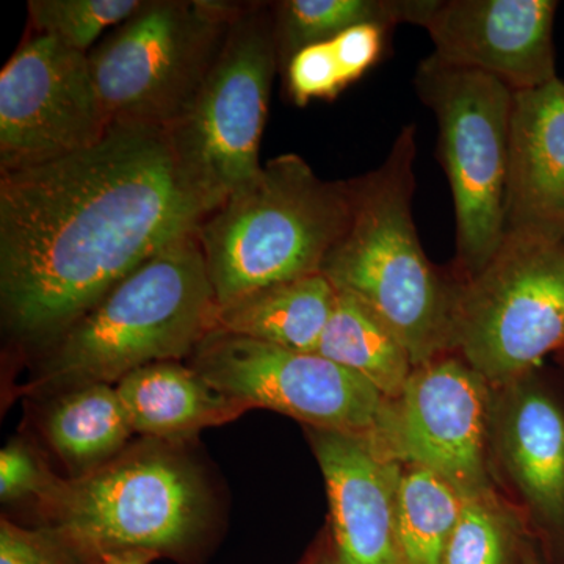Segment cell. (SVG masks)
I'll list each match as a JSON object with an SVG mask.
<instances>
[{"instance_id":"cell-27","label":"cell","mask_w":564,"mask_h":564,"mask_svg":"<svg viewBox=\"0 0 564 564\" xmlns=\"http://www.w3.org/2000/svg\"><path fill=\"white\" fill-rule=\"evenodd\" d=\"M80 560L66 541L46 527L24 529L2 519L0 564H77Z\"/></svg>"},{"instance_id":"cell-16","label":"cell","mask_w":564,"mask_h":564,"mask_svg":"<svg viewBox=\"0 0 564 564\" xmlns=\"http://www.w3.org/2000/svg\"><path fill=\"white\" fill-rule=\"evenodd\" d=\"M564 242V82L514 93L507 231Z\"/></svg>"},{"instance_id":"cell-7","label":"cell","mask_w":564,"mask_h":564,"mask_svg":"<svg viewBox=\"0 0 564 564\" xmlns=\"http://www.w3.org/2000/svg\"><path fill=\"white\" fill-rule=\"evenodd\" d=\"M563 347L564 242L505 231L484 269L459 281L452 352L499 389Z\"/></svg>"},{"instance_id":"cell-6","label":"cell","mask_w":564,"mask_h":564,"mask_svg":"<svg viewBox=\"0 0 564 564\" xmlns=\"http://www.w3.org/2000/svg\"><path fill=\"white\" fill-rule=\"evenodd\" d=\"M245 3L144 0L88 54L109 124L169 132L220 57Z\"/></svg>"},{"instance_id":"cell-9","label":"cell","mask_w":564,"mask_h":564,"mask_svg":"<svg viewBox=\"0 0 564 564\" xmlns=\"http://www.w3.org/2000/svg\"><path fill=\"white\" fill-rule=\"evenodd\" d=\"M278 69L272 6L245 3L191 110L169 131L182 170L210 212L261 172Z\"/></svg>"},{"instance_id":"cell-18","label":"cell","mask_w":564,"mask_h":564,"mask_svg":"<svg viewBox=\"0 0 564 564\" xmlns=\"http://www.w3.org/2000/svg\"><path fill=\"white\" fill-rule=\"evenodd\" d=\"M336 289L322 272L278 282L220 306L218 328L300 352H315Z\"/></svg>"},{"instance_id":"cell-30","label":"cell","mask_w":564,"mask_h":564,"mask_svg":"<svg viewBox=\"0 0 564 564\" xmlns=\"http://www.w3.org/2000/svg\"><path fill=\"white\" fill-rule=\"evenodd\" d=\"M524 564H541L540 560H538V556L534 554H529L524 558Z\"/></svg>"},{"instance_id":"cell-26","label":"cell","mask_w":564,"mask_h":564,"mask_svg":"<svg viewBox=\"0 0 564 564\" xmlns=\"http://www.w3.org/2000/svg\"><path fill=\"white\" fill-rule=\"evenodd\" d=\"M43 459L32 445L24 441H11L0 454V499L6 503L21 502L35 497L43 499L55 480Z\"/></svg>"},{"instance_id":"cell-32","label":"cell","mask_w":564,"mask_h":564,"mask_svg":"<svg viewBox=\"0 0 564 564\" xmlns=\"http://www.w3.org/2000/svg\"><path fill=\"white\" fill-rule=\"evenodd\" d=\"M317 564H337L336 560L334 562H329V560H322V562H318Z\"/></svg>"},{"instance_id":"cell-10","label":"cell","mask_w":564,"mask_h":564,"mask_svg":"<svg viewBox=\"0 0 564 564\" xmlns=\"http://www.w3.org/2000/svg\"><path fill=\"white\" fill-rule=\"evenodd\" d=\"M188 366L215 391L250 410L291 415L307 429L372 441L388 399L359 375L317 352H300L217 328Z\"/></svg>"},{"instance_id":"cell-8","label":"cell","mask_w":564,"mask_h":564,"mask_svg":"<svg viewBox=\"0 0 564 564\" xmlns=\"http://www.w3.org/2000/svg\"><path fill=\"white\" fill-rule=\"evenodd\" d=\"M414 85L440 126L441 159L455 204L456 272L466 281L489 262L507 231L514 91L434 54L419 65Z\"/></svg>"},{"instance_id":"cell-20","label":"cell","mask_w":564,"mask_h":564,"mask_svg":"<svg viewBox=\"0 0 564 564\" xmlns=\"http://www.w3.org/2000/svg\"><path fill=\"white\" fill-rule=\"evenodd\" d=\"M315 352L359 375L388 400L402 393L414 370L410 352L383 318L351 293L337 289Z\"/></svg>"},{"instance_id":"cell-22","label":"cell","mask_w":564,"mask_h":564,"mask_svg":"<svg viewBox=\"0 0 564 564\" xmlns=\"http://www.w3.org/2000/svg\"><path fill=\"white\" fill-rule=\"evenodd\" d=\"M463 500L462 492L441 475L402 464L397 491L400 564H443Z\"/></svg>"},{"instance_id":"cell-17","label":"cell","mask_w":564,"mask_h":564,"mask_svg":"<svg viewBox=\"0 0 564 564\" xmlns=\"http://www.w3.org/2000/svg\"><path fill=\"white\" fill-rule=\"evenodd\" d=\"M115 386L133 432L152 440L185 441L250 411L247 404L215 391L181 361L148 364Z\"/></svg>"},{"instance_id":"cell-3","label":"cell","mask_w":564,"mask_h":564,"mask_svg":"<svg viewBox=\"0 0 564 564\" xmlns=\"http://www.w3.org/2000/svg\"><path fill=\"white\" fill-rule=\"evenodd\" d=\"M415 128L406 126L373 172L350 181L351 218L321 272L402 340L415 367L452 352L459 281L426 258L413 217Z\"/></svg>"},{"instance_id":"cell-21","label":"cell","mask_w":564,"mask_h":564,"mask_svg":"<svg viewBox=\"0 0 564 564\" xmlns=\"http://www.w3.org/2000/svg\"><path fill=\"white\" fill-rule=\"evenodd\" d=\"M441 0H284L272 3L280 69L296 52L326 43L361 24L425 28Z\"/></svg>"},{"instance_id":"cell-14","label":"cell","mask_w":564,"mask_h":564,"mask_svg":"<svg viewBox=\"0 0 564 564\" xmlns=\"http://www.w3.org/2000/svg\"><path fill=\"white\" fill-rule=\"evenodd\" d=\"M494 463L521 497L530 521L564 564V395L534 372L494 389Z\"/></svg>"},{"instance_id":"cell-28","label":"cell","mask_w":564,"mask_h":564,"mask_svg":"<svg viewBox=\"0 0 564 564\" xmlns=\"http://www.w3.org/2000/svg\"><path fill=\"white\" fill-rule=\"evenodd\" d=\"M389 31L391 29L381 24H361L332 40L345 87L361 79L383 57Z\"/></svg>"},{"instance_id":"cell-29","label":"cell","mask_w":564,"mask_h":564,"mask_svg":"<svg viewBox=\"0 0 564 564\" xmlns=\"http://www.w3.org/2000/svg\"><path fill=\"white\" fill-rule=\"evenodd\" d=\"M154 558V555L147 552H128V554L109 556L99 564H148Z\"/></svg>"},{"instance_id":"cell-31","label":"cell","mask_w":564,"mask_h":564,"mask_svg":"<svg viewBox=\"0 0 564 564\" xmlns=\"http://www.w3.org/2000/svg\"><path fill=\"white\" fill-rule=\"evenodd\" d=\"M555 361H556V364H558V366H562L564 369V347L562 348V350L556 352Z\"/></svg>"},{"instance_id":"cell-12","label":"cell","mask_w":564,"mask_h":564,"mask_svg":"<svg viewBox=\"0 0 564 564\" xmlns=\"http://www.w3.org/2000/svg\"><path fill=\"white\" fill-rule=\"evenodd\" d=\"M110 124L88 54L31 36L0 73V173L87 150Z\"/></svg>"},{"instance_id":"cell-4","label":"cell","mask_w":564,"mask_h":564,"mask_svg":"<svg viewBox=\"0 0 564 564\" xmlns=\"http://www.w3.org/2000/svg\"><path fill=\"white\" fill-rule=\"evenodd\" d=\"M182 443L144 437L90 474L58 477L39 502L44 527L99 563L191 551L214 525L217 499Z\"/></svg>"},{"instance_id":"cell-15","label":"cell","mask_w":564,"mask_h":564,"mask_svg":"<svg viewBox=\"0 0 564 564\" xmlns=\"http://www.w3.org/2000/svg\"><path fill=\"white\" fill-rule=\"evenodd\" d=\"M328 492L337 564H400L397 491L402 464L370 441L307 429Z\"/></svg>"},{"instance_id":"cell-5","label":"cell","mask_w":564,"mask_h":564,"mask_svg":"<svg viewBox=\"0 0 564 564\" xmlns=\"http://www.w3.org/2000/svg\"><path fill=\"white\" fill-rule=\"evenodd\" d=\"M350 218V181L321 180L299 154L267 162L196 231L218 304L321 272Z\"/></svg>"},{"instance_id":"cell-19","label":"cell","mask_w":564,"mask_h":564,"mask_svg":"<svg viewBox=\"0 0 564 564\" xmlns=\"http://www.w3.org/2000/svg\"><path fill=\"white\" fill-rule=\"evenodd\" d=\"M51 397L41 426L69 478L99 469L129 447L135 432L117 386H79Z\"/></svg>"},{"instance_id":"cell-2","label":"cell","mask_w":564,"mask_h":564,"mask_svg":"<svg viewBox=\"0 0 564 564\" xmlns=\"http://www.w3.org/2000/svg\"><path fill=\"white\" fill-rule=\"evenodd\" d=\"M218 311L195 234L141 263L35 348L25 391L51 397L79 386L117 384L148 364L188 359L218 328Z\"/></svg>"},{"instance_id":"cell-13","label":"cell","mask_w":564,"mask_h":564,"mask_svg":"<svg viewBox=\"0 0 564 564\" xmlns=\"http://www.w3.org/2000/svg\"><path fill=\"white\" fill-rule=\"evenodd\" d=\"M555 0H441L425 29L434 55L503 82L514 93L556 76Z\"/></svg>"},{"instance_id":"cell-25","label":"cell","mask_w":564,"mask_h":564,"mask_svg":"<svg viewBox=\"0 0 564 564\" xmlns=\"http://www.w3.org/2000/svg\"><path fill=\"white\" fill-rule=\"evenodd\" d=\"M284 70L289 96L299 107L318 99L333 101L347 88L339 63L334 55L332 41L296 52Z\"/></svg>"},{"instance_id":"cell-23","label":"cell","mask_w":564,"mask_h":564,"mask_svg":"<svg viewBox=\"0 0 564 564\" xmlns=\"http://www.w3.org/2000/svg\"><path fill=\"white\" fill-rule=\"evenodd\" d=\"M143 0H31V24L36 33L85 52L107 29L118 28L140 9Z\"/></svg>"},{"instance_id":"cell-1","label":"cell","mask_w":564,"mask_h":564,"mask_svg":"<svg viewBox=\"0 0 564 564\" xmlns=\"http://www.w3.org/2000/svg\"><path fill=\"white\" fill-rule=\"evenodd\" d=\"M3 332L35 350L210 214L169 132L111 124L87 150L0 173Z\"/></svg>"},{"instance_id":"cell-24","label":"cell","mask_w":564,"mask_h":564,"mask_svg":"<svg viewBox=\"0 0 564 564\" xmlns=\"http://www.w3.org/2000/svg\"><path fill=\"white\" fill-rule=\"evenodd\" d=\"M508 522L496 492L464 497L443 564H507Z\"/></svg>"},{"instance_id":"cell-11","label":"cell","mask_w":564,"mask_h":564,"mask_svg":"<svg viewBox=\"0 0 564 564\" xmlns=\"http://www.w3.org/2000/svg\"><path fill=\"white\" fill-rule=\"evenodd\" d=\"M494 389L456 352L415 367L370 441L400 464L441 475L463 497L494 492Z\"/></svg>"}]
</instances>
